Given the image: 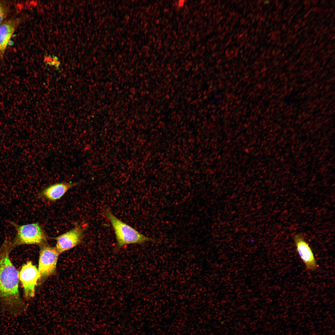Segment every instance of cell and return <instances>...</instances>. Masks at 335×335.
I'll return each instance as SVG.
<instances>
[{
    "instance_id": "obj_1",
    "label": "cell",
    "mask_w": 335,
    "mask_h": 335,
    "mask_svg": "<svg viewBox=\"0 0 335 335\" xmlns=\"http://www.w3.org/2000/svg\"><path fill=\"white\" fill-rule=\"evenodd\" d=\"M13 248L10 239L0 243V302L3 310L15 316L25 311L26 305L19 292V273L9 257Z\"/></svg>"
},
{
    "instance_id": "obj_2",
    "label": "cell",
    "mask_w": 335,
    "mask_h": 335,
    "mask_svg": "<svg viewBox=\"0 0 335 335\" xmlns=\"http://www.w3.org/2000/svg\"><path fill=\"white\" fill-rule=\"evenodd\" d=\"M103 214L109 221L114 230L117 241L116 250L129 244H141L155 241L154 239L141 234L118 219L109 208H105Z\"/></svg>"
},
{
    "instance_id": "obj_3",
    "label": "cell",
    "mask_w": 335,
    "mask_h": 335,
    "mask_svg": "<svg viewBox=\"0 0 335 335\" xmlns=\"http://www.w3.org/2000/svg\"><path fill=\"white\" fill-rule=\"evenodd\" d=\"M16 230V234L11 240L13 247L21 245H40L47 243V237L42 226L38 223L19 225L9 221Z\"/></svg>"
},
{
    "instance_id": "obj_4",
    "label": "cell",
    "mask_w": 335,
    "mask_h": 335,
    "mask_svg": "<svg viewBox=\"0 0 335 335\" xmlns=\"http://www.w3.org/2000/svg\"><path fill=\"white\" fill-rule=\"evenodd\" d=\"M40 246L38 270L40 276L39 280H44L55 272L60 253L56 247L47 243Z\"/></svg>"
},
{
    "instance_id": "obj_5",
    "label": "cell",
    "mask_w": 335,
    "mask_h": 335,
    "mask_svg": "<svg viewBox=\"0 0 335 335\" xmlns=\"http://www.w3.org/2000/svg\"><path fill=\"white\" fill-rule=\"evenodd\" d=\"M19 276L25 297L27 299L33 297L35 287L40 277L38 269L31 261H28L22 266Z\"/></svg>"
},
{
    "instance_id": "obj_6",
    "label": "cell",
    "mask_w": 335,
    "mask_h": 335,
    "mask_svg": "<svg viewBox=\"0 0 335 335\" xmlns=\"http://www.w3.org/2000/svg\"><path fill=\"white\" fill-rule=\"evenodd\" d=\"M85 228V226L77 225L69 231L55 238L56 247L60 254L80 243L83 239Z\"/></svg>"
},
{
    "instance_id": "obj_7",
    "label": "cell",
    "mask_w": 335,
    "mask_h": 335,
    "mask_svg": "<svg viewBox=\"0 0 335 335\" xmlns=\"http://www.w3.org/2000/svg\"><path fill=\"white\" fill-rule=\"evenodd\" d=\"M293 238L297 251L306 268L311 271L316 270L318 265L316 260L311 248L302 234H296L293 235Z\"/></svg>"
},
{
    "instance_id": "obj_8",
    "label": "cell",
    "mask_w": 335,
    "mask_h": 335,
    "mask_svg": "<svg viewBox=\"0 0 335 335\" xmlns=\"http://www.w3.org/2000/svg\"><path fill=\"white\" fill-rule=\"evenodd\" d=\"M80 183L79 181H64L52 184L41 190L38 196L48 201H55L61 198L69 190Z\"/></svg>"
},
{
    "instance_id": "obj_9",
    "label": "cell",
    "mask_w": 335,
    "mask_h": 335,
    "mask_svg": "<svg viewBox=\"0 0 335 335\" xmlns=\"http://www.w3.org/2000/svg\"><path fill=\"white\" fill-rule=\"evenodd\" d=\"M19 23L18 19L4 21L0 24V58H2Z\"/></svg>"
},
{
    "instance_id": "obj_10",
    "label": "cell",
    "mask_w": 335,
    "mask_h": 335,
    "mask_svg": "<svg viewBox=\"0 0 335 335\" xmlns=\"http://www.w3.org/2000/svg\"><path fill=\"white\" fill-rule=\"evenodd\" d=\"M43 60L46 64L56 68L58 67L60 65V62L58 58L51 56H45Z\"/></svg>"
},
{
    "instance_id": "obj_11",
    "label": "cell",
    "mask_w": 335,
    "mask_h": 335,
    "mask_svg": "<svg viewBox=\"0 0 335 335\" xmlns=\"http://www.w3.org/2000/svg\"><path fill=\"white\" fill-rule=\"evenodd\" d=\"M7 7L2 2H0V24L4 21L7 15Z\"/></svg>"
}]
</instances>
